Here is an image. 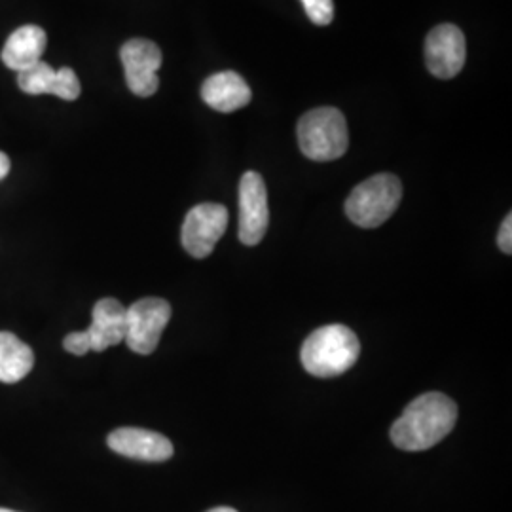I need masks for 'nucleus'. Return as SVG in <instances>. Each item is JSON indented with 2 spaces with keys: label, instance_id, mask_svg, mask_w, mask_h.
Masks as SVG:
<instances>
[{
  "label": "nucleus",
  "instance_id": "1",
  "mask_svg": "<svg viewBox=\"0 0 512 512\" xmlns=\"http://www.w3.org/2000/svg\"><path fill=\"white\" fill-rule=\"evenodd\" d=\"M458 421V406L442 393H425L404 408L391 427L393 444L404 452H423L448 437Z\"/></svg>",
  "mask_w": 512,
  "mask_h": 512
},
{
  "label": "nucleus",
  "instance_id": "2",
  "mask_svg": "<svg viewBox=\"0 0 512 512\" xmlns=\"http://www.w3.org/2000/svg\"><path fill=\"white\" fill-rule=\"evenodd\" d=\"M361 344L346 325H327L306 338L300 359L315 378H336L357 363Z\"/></svg>",
  "mask_w": 512,
  "mask_h": 512
},
{
  "label": "nucleus",
  "instance_id": "3",
  "mask_svg": "<svg viewBox=\"0 0 512 512\" xmlns=\"http://www.w3.org/2000/svg\"><path fill=\"white\" fill-rule=\"evenodd\" d=\"M296 133L302 154L313 162H332L348 152V122L334 107L306 112L298 122Z\"/></svg>",
  "mask_w": 512,
  "mask_h": 512
},
{
  "label": "nucleus",
  "instance_id": "4",
  "mask_svg": "<svg viewBox=\"0 0 512 512\" xmlns=\"http://www.w3.org/2000/svg\"><path fill=\"white\" fill-rule=\"evenodd\" d=\"M401 198V181L391 173H380L353 188L346 202V215L359 228H378L391 219Z\"/></svg>",
  "mask_w": 512,
  "mask_h": 512
},
{
  "label": "nucleus",
  "instance_id": "5",
  "mask_svg": "<svg viewBox=\"0 0 512 512\" xmlns=\"http://www.w3.org/2000/svg\"><path fill=\"white\" fill-rule=\"evenodd\" d=\"M171 319V306L162 298H143L126 311V344L133 353H154Z\"/></svg>",
  "mask_w": 512,
  "mask_h": 512
},
{
  "label": "nucleus",
  "instance_id": "6",
  "mask_svg": "<svg viewBox=\"0 0 512 512\" xmlns=\"http://www.w3.org/2000/svg\"><path fill=\"white\" fill-rule=\"evenodd\" d=\"M228 228V209L220 203H200L192 207L183 224L184 251L194 258H207Z\"/></svg>",
  "mask_w": 512,
  "mask_h": 512
},
{
  "label": "nucleus",
  "instance_id": "7",
  "mask_svg": "<svg viewBox=\"0 0 512 512\" xmlns=\"http://www.w3.org/2000/svg\"><path fill=\"white\" fill-rule=\"evenodd\" d=\"M268 192L264 179L256 171H247L239 181V241L255 247L268 230Z\"/></svg>",
  "mask_w": 512,
  "mask_h": 512
},
{
  "label": "nucleus",
  "instance_id": "8",
  "mask_svg": "<svg viewBox=\"0 0 512 512\" xmlns=\"http://www.w3.org/2000/svg\"><path fill=\"white\" fill-rule=\"evenodd\" d=\"M120 59L126 71L129 90L139 97H150L158 92V69L162 67V50L147 38H131L122 50Z\"/></svg>",
  "mask_w": 512,
  "mask_h": 512
},
{
  "label": "nucleus",
  "instance_id": "9",
  "mask_svg": "<svg viewBox=\"0 0 512 512\" xmlns=\"http://www.w3.org/2000/svg\"><path fill=\"white\" fill-rule=\"evenodd\" d=\"M465 35L452 23L437 25L425 38V65L440 80L458 76L465 65Z\"/></svg>",
  "mask_w": 512,
  "mask_h": 512
},
{
  "label": "nucleus",
  "instance_id": "10",
  "mask_svg": "<svg viewBox=\"0 0 512 512\" xmlns=\"http://www.w3.org/2000/svg\"><path fill=\"white\" fill-rule=\"evenodd\" d=\"M110 450L124 456V458L148 461V463H162L173 456L171 440L141 427H120L112 431L107 439Z\"/></svg>",
  "mask_w": 512,
  "mask_h": 512
},
{
  "label": "nucleus",
  "instance_id": "11",
  "mask_svg": "<svg viewBox=\"0 0 512 512\" xmlns=\"http://www.w3.org/2000/svg\"><path fill=\"white\" fill-rule=\"evenodd\" d=\"M18 84L21 92L29 95L50 93L65 101H76L82 92L80 80L71 67H61L55 71L46 61H38L37 65L18 73Z\"/></svg>",
  "mask_w": 512,
  "mask_h": 512
},
{
  "label": "nucleus",
  "instance_id": "12",
  "mask_svg": "<svg viewBox=\"0 0 512 512\" xmlns=\"http://www.w3.org/2000/svg\"><path fill=\"white\" fill-rule=\"evenodd\" d=\"M126 311L116 298H103L93 306L92 325L86 330L92 351L101 353L126 340Z\"/></svg>",
  "mask_w": 512,
  "mask_h": 512
},
{
  "label": "nucleus",
  "instance_id": "13",
  "mask_svg": "<svg viewBox=\"0 0 512 512\" xmlns=\"http://www.w3.org/2000/svg\"><path fill=\"white\" fill-rule=\"evenodd\" d=\"M251 88L243 76L234 71L211 74L202 86L205 105L219 112H234L251 103Z\"/></svg>",
  "mask_w": 512,
  "mask_h": 512
},
{
  "label": "nucleus",
  "instance_id": "14",
  "mask_svg": "<svg viewBox=\"0 0 512 512\" xmlns=\"http://www.w3.org/2000/svg\"><path fill=\"white\" fill-rule=\"evenodd\" d=\"M46 46L48 37L44 29L38 25H23L6 40L0 59L8 69L21 73L42 61Z\"/></svg>",
  "mask_w": 512,
  "mask_h": 512
},
{
  "label": "nucleus",
  "instance_id": "15",
  "mask_svg": "<svg viewBox=\"0 0 512 512\" xmlns=\"http://www.w3.org/2000/svg\"><path fill=\"white\" fill-rule=\"evenodd\" d=\"M35 365L33 349L12 332H0V382L18 384Z\"/></svg>",
  "mask_w": 512,
  "mask_h": 512
},
{
  "label": "nucleus",
  "instance_id": "16",
  "mask_svg": "<svg viewBox=\"0 0 512 512\" xmlns=\"http://www.w3.org/2000/svg\"><path fill=\"white\" fill-rule=\"evenodd\" d=\"M306 8V14L311 23L325 27L330 25L334 19V2L332 0H300Z\"/></svg>",
  "mask_w": 512,
  "mask_h": 512
},
{
  "label": "nucleus",
  "instance_id": "17",
  "mask_svg": "<svg viewBox=\"0 0 512 512\" xmlns=\"http://www.w3.org/2000/svg\"><path fill=\"white\" fill-rule=\"evenodd\" d=\"M63 348H65V351H69L71 355H76V357L86 355L88 351H92V344H90L88 332L82 330V332H71V334H67L65 340H63Z\"/></svg>",
  "mask_w": 512,
  "mask_h": 512
},
{
  "label": "nucleus",
  "instance_id": "18",
  "mask_svg": "<svg viewBox=\"0 0 512 512\" xmlns=\"http://www.w3.org/2000/svg\"><path fill=\"white\" fill-rule=\"evenodd\" d=\"M497 245L505 255L512 253V217L507 215V219L503 220L501 228H499V236H497Z\"/></svg>",
  "mask_w": 512,
  "mask_h": 512
},
{
  "label": "nucleus",
  "instance_id": "19",
  "mask_svg": "<svg viewBox=\"0 0 512 512\" xmlns=\"http://www.w3.org/2000/svg\"><path fill=\"white\" fill-rule=\"evenodd\" d=\"M8 173H10V158H8L4 152H0V181H2Z\"/></svg>",
  "mask_w": 512,
  "mask_h": 512
},
{
  "label": "nucleus",
  "instance_id": "20",
  "mask_svg": "<svg viewBox=\"0 0 512 512\" xmlns=\"http://www.w3.org/2000/svg\"><path fill=\"white\" fill-rule=\"evenodd\" d=\"M209 512H238L236 509H232V507H217V509H211Z\"/></svg>",
  "mask_w": 512,
  "mask_h": 512
},
{
  "label": "nucleus",
  "instance_id": "21",
  "mask_svg": "<svg viewBox=\"0 0 512 512\" xmlns=\"http://www.w3.org/2000/svg\"><path fill=\"white\" fill-rule=\"evenodd\" d=\"M0 512H16V511H10V509H0Z\"/></svg>",
  "mask_w": 512,
  "mask_h": 512
}]
</instances>
